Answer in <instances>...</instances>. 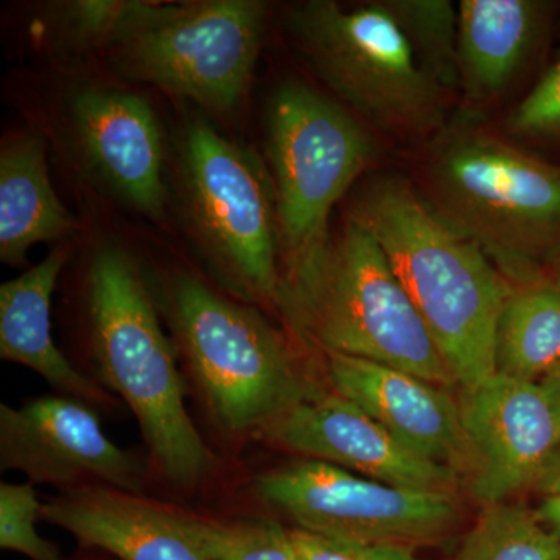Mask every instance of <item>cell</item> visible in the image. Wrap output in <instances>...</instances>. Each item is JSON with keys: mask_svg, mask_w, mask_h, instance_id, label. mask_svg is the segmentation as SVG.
Listing matches in <instances>:
<instances>
[{"mask_svg": "<svg viewBox=\"0 0 560 560\" xmlns=\"http://www.w3.org/2000/svg\"><path fill=\"white\" fill-rule=\"evenodd\" d=\"M348 219L370 232L460 389L497 374V320L512 283L477 242L397 176L372 179Z\"/></svg>", "mask_w": 560, "mask_h": 560, "instance_id": "cell-1", "label": "cell"}, {"mask_svg": "<svg viewBox=\"0 0 560 560\" xmlns=\"http://www.w3.org/2000/svg\"><path fill=\"white\" fill-rule=\"evenodd\" d=\"M275 307L320 355L357 357L441 386L455 378L377 241L346 219L337 237L283 275Z\"/></svg>", "mask_w": 560, "mask_h": 560, "instance_id": "cell-2", "label": "cell"}, {"mask_svg": "<svg viewBox=\"0 0 560 560\" xmlns=\"http://www.w3.org/2000/svg\"><path fill=\"white\" fill-rule=\"evenodd\" d=\"M91 346L103 383L138 420L151 458L165 480L194 488L213 456L191 422L171 341L131 257L105 246L88 275Z\"/></svg>", "mask_w": 560, "mask_h": 560, "instance_id": "cell-3", "label": "cell"}, {"mask_svg": "<svg viewBox=\"0 0 560 560\" xmlns=\"http://www.w3.org/2000/svg\"><path fill=\"white\" fill-rule=\"evenodd\" d=\"M433 208L477 242L511 283L540 279L560 241V167L474 128L442 132L427 165Z\"/></svg>", "mask_w": 560, "mask_h": 560, "instance_id": "cell-4", "label": "cell"}, {"mask_svg": "<svg viewBox=\"0 0 560 560\" xmlns=\"http://www.w3.org/2000/svg\"><path fill=\"white\" fill-rule=\"evenodd\" d=\"M265 22L257 0L108 2L101 44L132 79L230 113L248 91Z\"/></svg>", "mask_w": 560, "mask_h": 560, "instance_id": "cell-5", "label": "cell"}, {"mask_svg": "<svg viewBox=\"0 0 560 560\" xmlns=\"http://www.w3.org/2000/svg\"><path fill=\"white\" fill-rule=\"evenodd\" d=\"M167 305L180 350L224 429L267 431L315 394L289 342L256 308L187 272L172 279Z\"/></svg>", "mask_w": 560, "mask_h": 560, "instance_id": "cell-6", "label": "cell"}, {"mask_svg": "<svg viewBox=\"0 0 560 560\" xmlns=\"http://www.w3.org/2000/svg\"><path fill=\"white\" fill-rule=\"evenodd\" d=\"M287 24L316 75L375 127L412 138L444 130L445 91L381 0L353 9L308 0Z\"/></svg>", "mask_w": 560, "mask_h": 560, "instance_id": "cell-7", "label": "cell"}, {"mask_svg": "<svg viewBox=\"0 0 560 560\" xmlns=\"http://www.w3.org/2000/svg\"><path fill=\"white\" fill-rule=\"evenodd\" d=\"M267 149L283 276L311 261L330 241L331 209L366 171L374 145L349 110L289 81L268 102Z\"/></svg>", "mask_w": 560, "mask_h": 560, "instance_id": "cell-8", "label": "cell"}, {"mask_svg": "<svg viewBox=\"0 0 560 560\" xmlns=\"http://www.w3.org/2000/svg\"><path fill=\"white\" fill-rule=\"evenodd\" d=\"M184 143V205L195 241L228 289L275 305L282 268L270 173L206 121L191 124Z\"/></svg>", "mask_w": 560, "mask_h": 560, "instance_id": "cell-9", "label": "cell"}, {"mask_svg": "<svg viewBox=\"0 0 560 560\" xmlns=\"http://www.w3.org/2000/svg\"><path fill=\"white\" fill-rule=\"evenodd\" d=\"M256 492L300 529L357 547L431 544L460 521L456 495L396 488L315 459L261 475Z\"/></svg>", "mask_w": 560, "mask_h": 560, "instance_id": "cell-10", "label": "cell"}, {"mask_svg": "<svg viewBox=\"0 0 560 560\" xmlns=\"http://www.w3.org/2000/svg\"><path fill=\"white\" fill-rule=\"evenodd\" d=\"M0 466L35 485L142 493L145 467L106 436L91 405L66 396L0 405Z\"/></svg>", "mask_w": 560, "mask_h": 560, "instance_id": "cell-11", "label": "cell"}, {"mask_svg": "<svg viewBox=\"0 0 560 560\" xmlns=\"http://www.w3.org/2000/svg\"><path fill=\"white\" fill-rule=\"evenodd\" d=\"M470 495L482 506L536 488L560 442V418L540 383L495 374L460 389Z\"/></svg>", "mask_w": 560, "mask_h": 560, "instance_id": "cell-12", "label": "cell"}, {"mask_svg": "<svg viewBox=\"0 0 560 560\" xmlns=\"http://www.w3.org/2000/svg\"><path fill=\"white\" fill-rule=\"evenodd\" d=\"M267 433L290 451L396 488L447 495L458 489V471L412 452L337 393L312 394Z\"/></svg>", "mask_w": 560, "mask_h": 560, "instance_id": "cell-13", "label": "cell"}, {"mask_svg": "<svg viewBox=\"0 0 560 560\" xmlns=\"http://www.w3.org/2000/svg\"><path fill=\"white\" fill-rule=\"evenodd\" d=\"M334 393L359 405L423 458L466 475L469 467L459 400L447 386L378 361L324 355Z\"/></svg>", "mask_w": 560, "mask_h": 560, "instance_id": "cell-14", "label": "cell"}, {"mask_svg": "<svg viewBox=\"0 0 560 560\" xmlns=\"http://www.w3.org/2000/svg\"><path fill=\"white\" fill-rule=\"evenodd\" d=\"M43 518L120 560H212L205 521L142 493L81 486L47 501Z\"/></svg>", "mask_w": 560, "mask_h": 560, "instance_id": "cell-15", "label": "cell"}, {"mask_svg": "<svg viewBox=\"0 0 560 560\" xmlns=\"http://www.w3.org/2000/svg\"><path fill=\"white\" fill-rule=\"evenodd\" d=\"M84 156L110 190L143 215H164V145L156 114L132 92L88 88L72 101Z\"/></svg>", "mask_w": 560, "mask_h": 560, "instance_id": "cell-16", "label": "cell"}, {"mask_svg": "<svg viewBox=\"0 0 560 560\" xmlns=\"http://www.w3.org/2000/svg\"><path fill=\"white\" fill-rule=\"evenodd\" d=\"M66 256L65 249H54L46 260L0 287V357L36 372L62 396L108 407L105 389L77 371L51 338V296Z\"/></svg>", "mask_w": 560, "mask_h": 560, "instance_id": "cell-17", "label": "cell"}, {"mask_svg": "<svg viewBox=\"0 0 560 560\" xmlns=\"http://www.w3.org/2000/svg\"><path fill=\"white\" fill-rule=\"evenodd\" d=\"M460 91L471 105L510 88L539 46L547 5L536 0H460Z\"/></svg>", "mask_w": 560, "mask_h": 560, "instance_id": "cell-18", "label": "cell"}, {"mask_svg": "<svg viewBox=\"0 0 560 560\" xmlns=\"http://www.w3.org/2000/svg\"><path fill=\"white\" fill-rule=\"evenodd\" d=\"M77 231L50 183L46 143L22 132L0 150V259L21 267L32 246L61 241Z\"/></svg>", "mask_w": 560, "mask_h": 560, "instance_id": "cell-19", "label": "cell"}, {"mask_svg": "<svg viewBox=\"0 0 560 560\" xmlns=\"http://www.w3.org/2000/svg\"><path fill=\"white\" fill-rule=\"evenodd\" d=\"M559 364V283L544 278L512 283L497 320V374L540 383Z\"/></svg>", "mask_w": 560, "mask_h": 560, "instance_id": "cell-20", "label": "cell"}, {"mask_svg": "<svg viewBox=\"0 0 560 560\" xmlns=\"http://www.w3.org/2000/svg\"><path fill=\"white\" fill-rule=\"evenodd\" d=\"M456 560H560V539L539 514L504 501L482 510Z\"/></svg>", "mask_w": 560, "mask_h": 560, "instance_id": "cell-21", "label": "cell"}, {"mask_svg": "<svg viewBox=\"0 0 560 560\" xmlns=\"http://www.w3.org/2000/svg\"><path fill=\"white\" fill-rule=\"evenodd\" d=\"M420 68L445 92L460 90L459 11L451 0H381Z\"/></svg>", "mask_w": 560, "mask_h": 560, "instance_id": "cell-22", "label": "cell"}, {"mask_svg": "<svg viewBox=\"0 0 560 560\" xmlns=\"http://www.w3.org/2000/svg\"><path fill=\"white\" fill-rule=\"evenodd\" d=\"M205 541L212 560H298L291 530L278 523L205 521Z\"/></svg>", "mask_w": 560, "mask_h": 560, "instance_id": "cell-23", "label": "cell"}, {"mask_svg": "<svg viewBox=\"0 0 560 560\" xmlns=\"http://www.w3.org/2000/svg\"><path fill=\"white\" fill-rule=\"evenodd\" d=\"M43 511L32 482L0 485V547L32 560H62L57 545L39 536L36 529Z\"/></svg>", "mask_w": 560, "mask_h": 560, "instance_id": "cell-24", "label": "cell"}, {"mask_svg": "<svg viewBox=\"0 0 560 560\" xmlns=\"http://www.w3.org/2000/svg\"><path fill=\"white\" fill-rule=\"evenodd\" d=\"M506 127L521 138H560V58L512 110Z\"/></svg>", "mask_w": 560, "mask_h": 560, "instance_id": "cell-25", "label": "cell"}, {"mask_svg": "<svg viewBox=\"0 0 560 560\" xmlns=\"http://www.w3.org/2000/svg\"><path fill=\"white\" fill-rule=\"evenodd\" d=\"M298 560H357L359 547L311 530H291Z\"/></svg>", "mask_w": 560, "mask_h": 560, "instance_id": "cell-26", "label": "cell"}, {"mask_svg": "<svg viewBox=\"0 0 560 560\" xmlns=\"http://www.w3.org/2000/svg\"><path fill=\"white\" fill-rule=\"evenodd\" d=\"M357 560H427L419 558L412 548L381 545V547H359Z\"/></svg>", "mask_w": 560, "mask_h": 560, "instance_id": "cell-27", "label": "cell"}, {"mask_svg": "<svg viewBox=\"0 0 560 560\" xmlns=\"http://www.w3.org/2000/svg\"><path fill=\"white\" fill-rule=\"evenodd\" d=\"M536 488L544 492L545 497L560 493V442L556 451L552 452L551 458L548 459L544 471H541Z\"/></svg>", "mask_w": 560, "mask_h": 560, "instance_id": "cell-28", "label": "cell"}, {"mask_svg": "<svg viewBox=\"0 0 560 560\" xmlns=\"http://www.w3.org/2000/svg\"><path fill=\"white\" fill-rule=\"evenodd\" d=\"M537 514H539L541 522L560 539V493L545 497L544 503H541Z\"/></svg>", "mask_w": 560, "mask_h": 560, "instance_id": "cell-29", "label": "cell"}, {"mask_svg": "<svg viewBox=\"0 0 560 560\" xmlns=\"http://www.w3.org/2000/svg\"><path fill=\"white\" fill-rule=\"evenodd\" d=\"M540 386L547 394L548 399L551 400L552 407H555L560 418V364L540 382Z\"/></svg>", "mask_w": 560, "mask_h": 560, "instance_id": "cell-30", "label": "cell"}, {"mask_svg": "<svg viewBox=\"0 0 560 560\" xmlns=\"http://www.w3.org/2000/svg\"><path fill=\"white\" fill-rule=\"evenodd\" d=\"M555 280H556V282H558V283H559V285H560V265H559L558 275H556Z\"/></svg>", "mask_w": 560, "mask_h": 560, "instance_id": "cell-31", "label": "cell"}]
</instances>
